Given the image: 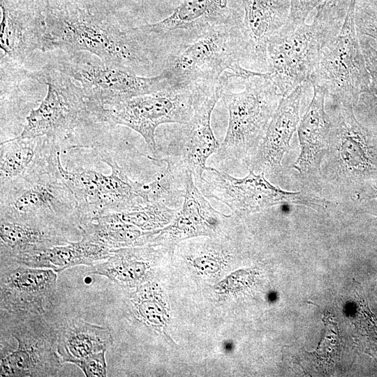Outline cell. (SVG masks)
<instances>
[{
    "instance_id": "obj_1",
    "label": "cell",
    "mask_w": 377,
    "mask_h": 377,
    "mask_svg": "<svg viewBox=\"0 0 377 377\" xmlns=\"http://www.w3.org/2000/svg\"><path fill=\"white\" fill-rule=\"evenodd\" d=\"M45 32L40 51L86 52L104 63L137 73L159 64L133 29L122 30L96 8L80 6L71 0H46Z\"/></svg>"
},
{
    "instance_id": "obj_2",
    "label": "cell",
    "mask_w": 377,
    "mask_h": 377,
    "mask_svg": "<svg viewBox=\"0 0 377 377\" xmlns=\"http://www.w3.org/2000/svg\"><path fill=\"white\" fill-rule=\"evenodd\" d=\"M349 3L326 1L316 8L311 24L295 26L287 21L269 39L265 75L282 97L309 82L323 50L340 31Z\"/></svg>"
},
{
    "instance_id": "obj_3",
    "label": "cell",
    "mask_w": 377,
    "mask_h": 377,
    "mask_svg": "<svg viewBox=\"0 0 377 377\" xmlns=\"http://www.w3.org/2000/svg\"><path fill=\"white\" fill-rule=\"evenodd\" d=\"M242 81L244 89L241 91H232L230 82L223 88L221 99L229 120L216 157L222 162L236 161L248 166L283 97L265 73Z\"/></svg>"
},
{
    "instance_id": "obj_4",
    "label": "cell",
    "mask_w": 377,
    "mask_h": 377,
    "mask_svg": "<svg viewBox=\"0 0 377 377\" xmlns=\"http://www.w3.org/2000/svg\"><path fill=\"white\" fill-rule=\"evenodd\" d=\"M242 19L215 27L169 55L163 71L174 86L214 84L226 73L230 79L249 78L251 71L242 65Z\"/></svg>"
},
{
    "instance_id": "obj_5",
    "label": "cell",
    "mask_w": 377,
    "mask_h": 377,
    "mask_svg": "<svg viewBox=\"0 0 377 377\" xmlns=\"http://www.w3.org/2000/svg\"><path fill=\"white\" fill-rule=\"evenodd\" d=\"M228 0H177L165 19L132 28L163 66L165 59L208 31L242 18Z\"/></svg>"
},
{
    "instance_id": "obj_6",
    "label": "cell",
    "mask_w": 377,
    "mask_h": 377,
    "mask_svg": "<svg viewBox=\"0 0 377 377\" xmlns=\"http://www.w3.org/2000/svg\"><path fill=\"white\" fill-rule=\"evenodd\" d=\"M355 4L350 0L340 31L323 50L309 80L325 90L332 103L353 107L371 82L355 27Z\"/></svg>"
},
{
    "instance_id": "obj_7",
    "label": "cell",
    "mask_w": 377,
    "mask_h": 377,
    "mask_svg": "<svg viewBox=\"0 0 377 377\" xmlns=\"http://www.w3.org/2000/svg\"><path fill=\"white\" fill-rule=\"evenodd\" d=\"M101 156L110 167V174L83 168L67 170L59 152L56 155L59 177L86 216L81 222L100 214L136 210L150 202L146 184L131 180L106 151Z\"/></svg>"
},
{
    "instance_id": "obj_8",
    "label": "cell",
    "mask_w": 377,
    "mask_h": 377,
    "mask_svg": "<svg viewBox=\"0 0 377 377\" xmlns=\"http://www.w3.org/2000/svg\"><path fill=\"white\" fill-rule=\"evenodd\" d=\"M60 71L81 83L82 88L98 119L100 110L135 96L175 87L162 72L145 77L124 68L86 59L76 53L54 64Z\"/></svg>"
},
{
    "instance_id": "obj_9",
    "label": "cell",
    "mask_w": 377,
    "mask_h": 377,
    "mask_svg": "<svg viewBox=\"0 0 377 377\" xmlns=\"http://www.w3.org/2000/svg\"><path fill=\"white\" fill-rule=\"evenodd\" d=\"M195 84L170 87L102 108L98 119L123 125L145 140L154 160L158 157L155 131L161 124L188 122L193 116Z\"/></svg>"
},
{
    "instance_id": "obj_10",
    "label": "cell",
    "mask_w": 377,
    "mask_h": 377,
    "mask_svg": "<svg viewBox=\"0 0 377 377\" xmlns=\"http://www.w3.org/2000/svg\"><path fill=\"white\" fill-rule=\"evenodd\" d=\"M195 185L205 198L223 202L237 215L250 214L283 204L315 209L330 205L325 199L306 192L284 191L270 183L264 173L257 174L251 170L246 177L236 178L208 166Z\"/></svg>"
},
{
    "instance_id": "obj_11",
    "label": "cell",
    "mask_w": 377,
    "mask_h": 377,
    "mask_svg": "<svg viewBox=\"0 0 377 377\" xmlns=\"http://www.w3.org/2000/svg\"><path fill=\"white\" fill-rule=\"evenodd\" d=\"M333 105L336 115L332 119L329 150L323 161L322 177L346 193L357 191L374 172L372 135L356 119L353 106Z\"/></svg>"
},
{
    "instance_id": "obj_12",
    "label": "cell",
    "mask_w": 377,
    "mask_h": 377,
    "mask_svg": "<svg viewBox=\"0 0 377 377\" xmlns=\"http://www.w3.org/2000/svg\"><path fill=\"white\" fill-rule=\"evenodd\" d=\"M35 78L47 86V94L26 117L19 138H66L89 115L94 117L82 88L54 65L43 67Z\"/></svg>"
},
{
    "instance_id": "obj_13",
    "label": "cell",
    "mask_w": 377,
    "mask_h": 377,
    "mask_svg": "<svg viewBox=\"0 0 377 377\" xmlns=\"http://www.w3.org/2000/svg\"><path fill=\"white\" fill-rule=\"evenodd\" d=\"M226 82L220 78L214 84H195L193 116L173 133L167 155L156 160L190 172L195 184L202 177L207 158L220 147L211 126V117Z\"/></svg>"
},
{
    "instance_id": "obj_14",
    "label": "cell",
    "mask_w": 377,
    "mask_h": 377,
    "mask_svg": "<svg viewBox=\"0 0 377 377\" xmlns=\"http://www.w3.org/2000/svg\"><path fill=\"white\" fill-rule=\"evenodd\" d=\"M7 314L1 313L17 346L1 354L0 376H57L62 364L57 350V330L43 315Z\"/></svg>"
},
{
    "instance_id": "obj_15",
    "label": "cell",
    "mask_w": 377,
    "mask_h": 377,
    "mask_svg": "<svg viewBox=\"0 0 377 377\" xmlns=\"http://www.w3.org/2000/svg\"><path fill=\"white\" fill-rule=\"evenodd\" d=\"M57 272L13 263H1L0 301L4 312L43 315L56 293Z\"/></svg>"
},
{
    "instance_id": "obj_16",
    "label": "cell",
    "mask_w": 377,
    "mask_h": 377,
    "mask_svg": "<svg viewBox=\"0 0 377 377\" xmlns=\"http://www.w3.org/2000/svg\"><path fill=\"white\" fill-rule=\"evenodd\" d=\"M312 87V98L297 126L300 149L293 168L305 186L321 191L322 163L329 150L332 121L325 108V90Z\"/></svg>"
},
{
    "instance_id": "obj_17",
    "label": "cell",
    "mask_w": 377,
    "mask_h": 377,
    "mask_svg": "<svg viewBox=\"0 0 377 377\" xmlns=\"http://www.w3.org/2000/svg\"><path fill=\"white\" fill-rule=\"evenodd\" d=\"M241 8L242 65L253 71L266 73L268 40L286 24L290 0H242Z\"/></svg>"
},
{
    "instance_id": "obj_18",
    "label": "cell",
    "mask_w": 377,
    "mask_h": 377,
    "mask_svg": "<svg viewBox=\"0 0 377 377\" xmlns=\"http://www.w3.org/2000/svg\"><path fill=\"white\" fill-rule=\"evenodd\" d=\"M45 4L34 0H0V46L4 57L20 62L40 51Z\"/></svg>"
},
{
    "instance_id": "obj_19",
    "label": "cell",
    "mask_w": 377,
    "mask_h": 377,
    "mask_svg": "<svg viewBox=\"0 0 377 377\" xmlns=\"http://www.w3.org/2000/svg\"><path fill=\"white\" fill-rule=\"evenodd\" d=\"M232 219V216L225 215L212 207L195 185L192 174L186 171V191L182 209L171 225L160 230L149 243L165 245L195 236L214 237Z\"/></svg>"
},
{
    "instance_id": "obj_20",
    "label": "cell",
    "mask_w": 377,
    "mask_h": 377,
    "mask_svg": "<svg viewBox=\"0 0 377 377\" xmlns=\"http://www.w3.org/2000/svg\"><path fill=\"white\" fill-rule=\"evenodd\" d=\"M303 84L283 97L275 110L267 129L249 170L255 173L277 175L282 169V160L290 149V140L300 122V109Z\"/></svg>"
},
{
    "instance_id": "obj_21",
    "label": "cell",
    "mask_w": 377,
    "mask_h": 377,
    "mask_svg": "<svg viewBox=\"0 0 377 377\" xmlns=\"http://www.w3.org/2000/svg\"><path fill=\"white\" fill-rule=\"evenodd\" d=\"M112 249L82 237L78 242L54 245L21 253L1 263L50 269L57 273L77 265L91 266L108 258Z\"/></svg>"
},
{
    "instance_id": "obj_22",
    "label": "cell",
    "mask_w": 377,
    "mask_h": 377,
    "mask_svg": "<svg viewBox=\"0 0 377 377\" xmlns=\"http://www.w3.org/2000/svg\"><path fill=\"white\" fill-rule=\"evenodd\" d=\"M69 193L61 178L34 181L14 195L7 212H1V218L42 223L36 217L58 212L64 207L61 200Z\"/></svg>"
},
{
    "instance_id": "obj_23",
    "label": "cell",
    "mask_w": 377,
    "mask_h": 377,
    "mask_svg": "<svg viewBox=\"0 0 377 377\" xmlns=\"http://www.w3.org/2000/svg\"><path fill=\"white\" fill-rule=\"evenodd\" d=\"M82 237L110 249L142 246L161 230L144 231L123 221L117 212L100 214L80 223Z\"/></svg>"
},
{
    "instance_id": "obj_24",
    "label": "cell",
    "mask_w": 377,
    "mask_h": 377,
    "mask_svg": "<svg viewBox=\"0 0 377 377\" xmlns=\"http://www.w3.org/2000/svg\"><path fill=\"white\" fill-rule=\"evenodd\" d=\"M113 339L108 328L73 320L57 330V350L62 363L75 364L91 354L107 350Z\"/></svg>"
},
{
    "instance_id": "obj_25",
    "label": "cell",
    "mask_w": 377,
    "mask_h": 377,
    "mask_svg": "<svg viewBox=\"0 0 377 377\" xmlns=\"http://www.w3.org/2000/svg\"><path fill=\"white\" fill-rule=\"evenodd\" d=\"M1 260L17 255L68 242L47 225L1 218Z\"/></svg>"
},
{
    "instance_id": "obj_26",
    "label": "cell",
    "mask_w": 377,
    "mask_h": 377,
    "mask_svg": "<svg viewBox=\"0 0 377 377\" xmlns=\"http://www.w3.org/2000/svg\"><path fill=\"white\" fill-rule=\"evenodd\" d=\"M154 251L151 247L112 249L108 258L90 266V271L121 286L138 285L149 274V257Z\"/></svg>"
},
{
    "instance_id": "obj_27",
    "label": "cell",
    "mask_w": 377,
    "mask_h": 377,
    "mask_svg": "<svg viewBox=\"0 0 377 377\" xmlns=\"http://www.w3.org/2000/svg\"><path fill=\"white\" fill-rule=\"evenodd\" d=\"M166 168L146 184L150 202H162L168 207H180L186 191V171L166 162Z\"/></svg>"
},
{
    "instance_id": "obj_28",
    "label": "cell",
    "mask_w": 377,
    "mask_h": 377,
    "mask_svg": "<svg viewBox=\"0 0 377 377\" xmlns=\"http://www.w3.org/2000/svg\"><path fill=\"white\" fill-rule=\"evenodd\" d=\"M17 137L1 144V182L14 180L25 175L36 157L35 140Z\"/></svg>"
},
{
    "instance_id": "obj_29",
    "label": "cell",
    "mask_w": 377,
    "mask_h": 377,
    "mask_svg": "<svg viewBox=\"0 0 377 377\" xmlns=\"http://www.w3.org/2000/svg\"><path fill=\"white\" fill-rule=\"evenodd\" d=\"M177 210L164 203L149 202L143 207L128 212H117L123 221L130 223L144 231L159 230L172 221Z\"/></svg>"
},
{
    "instance_id": "obj_30",
    "label": "cell",
    "mask_w": 377,
    "mask_h": 377,
    "mask_svg": "<svg viewBox=\"0 0 377 377\" xmlns=\"http://www.w3.org/2000/svg\"><path fill=\"white\" fill-rule=\"evenodd\" d=\"M355 22L358 36H367L377 43V11L364 3L356 1Z\"/></svg>"
},
{
    "instance_id": "obj_31",
    "label": "cell",
    "mask_w": 377,
    "mask_h": 377,
    "mask_svg": "<svg viewBox=\"0 0 377 377\" xmlns=\"http://www.w3.org/2000/svg\"><path fill=\"white\" fill-rule=\"evenodd\" d=\"M360 42L371 79L369 91L362 96L377 103V50L367 39L362 38Z\"/></svg>"
},
{
    "instance_id": "obj_32",
    "label": "cell",
    "mask_w": 377,
    "mask_h": 377,
    "mask_svg": "<svg viewBox=\"0 0 377 377\" xmlns=\"http://www.w3.org/2000/svg\"><path fill=\"white\" fill-rule=\"evenodd\" d=\"M326 1L335 3H349L350 1V0H290V8L288 22L295 26L304 23L311 10Z\"/></svg>"
},
{
    "instance_id": "obj_33",
    "label": "cell",
    "mask_w": 377,
    "mask_h": 377,
    "mask_svg": "<svg viewBox=\"0 0 377 377\" xmlns=\"http://www.w3.org/2000/svg\"><path fill=\"white\" fill-rule=\"evenodd\" d=\"M105 352L102 350L82 359L75 364L87 377L107 376Z\"/></svg>"
},
{
    "instance_id": "obj_34",
    "label": "cell",
    "mask_w": 377,
    "mask_h": 377,
    "mask_svg": "<svg viewBox=\"0 0 377 377\" xmlns=\"http://www.w3.org/2000/svg\"><path fill=\"white\" fill-rule=\"evenodd\" d=\"M76 4L79 5L81 7L94 9L96 8L95 0H71Z\"/></svg>"
},
{
    "instance_id": "obj_35",
    "label": "cell",
    "mask_w": 377,
    "mask_h": 377,
    "mask_svg": "<svg viewBox=\"0 0 377 377\" xmlns=\"http://www.w3.org/2000/svg\"><path fill=\"white\" fill-rule=\"evenodd\" d=\"M358 2L364 3L371 8L377 11V0H356Z\"/></svg>"
},
{
    "instance_id": "obj_36",
    "label": "cell",
    "mask_w": 377,
    "mask_h": 377,
    "mask_svg": "<svg viewBox=\"0 0 377 377\" xmlns=\"http://www.w3.org/2000/svg\"><path fill=\"white\" fill-rule=\"evenodd\" d=\"M144 1L145 0H142V7H144Z\"/></svg>"
}]
</instances>
